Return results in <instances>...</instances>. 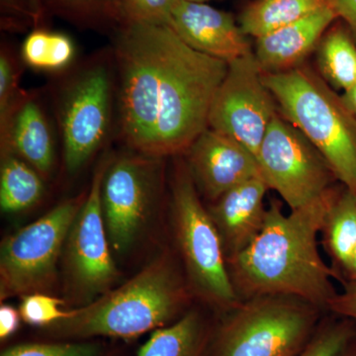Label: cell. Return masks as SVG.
<instances>
[{
    "label": "cell",
    "mask_w": 356,
    "mask_h": 356,
    "mask_svg": "<svg viewBox=\"0 0 356 356\" xmlns=\"http://www.w3.org/2000/svg\"><path fill=\"white\" fill-rule=\"evenodd\" d=\"M203 339L202 320L189 312L170 327L156 330L138 356H200Z\"/></svg>",
    "instance_id": "obj_22"
},
{
    "label": "cell",
    "mask_w": 356,
    "mask_h": 356,
    "mask_svg": "<svg viewBox=\"0 0 356 356\" xmlns=\"http://www.w3.org/2000/svg\"><path fill=\"white\" fill-rule=\"evenodd\" d=\"M21 314L10 305L0 307V339L1 341L13 336L20 327Z\"/></svg>",
    "instance_id": "obj_32"
},
{
    "label": "cell",
    "mask_w": 356,
    "mask_h": 356,
    "mask_svg": "<svg viewBox=\"0 0 356 356\" xmlns=\"http://www.w3.org/2000/svg\"><path fill=\"white\" fill-rule=\"evenodd\" d=\"M86 193L58 204L7 236L0 250V300L43 293L53 286L58 257Z\"/></svg>",
    "instance_id": "obj_8"
},
{
    "label": "cell",
    "mask_w": 356,
    "mask_h": 356,
    "mask_svg": "<svg viewBox=\"0 0 356 356\" xmlns=\"http://www.w3.org/2000/svg\"><path fill=\"white\" fill-rule=\"evenodd\" d=\"M21 69L17 58L6 47L0 53V118L4 116L25 92L20 88Z\"/></svg>",
    "instance_id": "obj_28"
},
{
    "label": "cell",
    "mask_w": 356,
    "mask_h": 356,
    "mask_svg": "<svg viewBox=\"0 0 356 356\" xmlns=\"http://www.w3.org/2000/svg\"><path fill=\"white\" fill-rule=\"evenodd\" d=\"M343 290L337 292L327 309L339 317L348 318L356 325V282H343Z\"/></svg>",
    "instance_id": "obj_31"
},
{
    "label": "cell",
    "mask_w": 356,
    "mask_h": 356,
    "mask_svg": "<svg viewBox=\"0 0 356 356\" xmlns=\"http://www.w3.org/2000/svg\"><path fill=\"white\" fill-rule=\"evenodd\" d=\"M348 356H356V350H355V351H353V353H350V355H348Z\"/></svg>",
    "instance_id": "obj_38"
},
{
    "label": "cell",
    "mask_w": 356,
    "mask_h": 356,
    "mask_svg": "<svg viewBox=\"0 0 356 356\" xmlns=\"http://www.w3.org/2000/svg\"><path fill=\"white\" fill-rule=\"evenodd\" d=\"M29 3L30 7H31L33 17H34V29L42 28L44 20V14H46L43 1L42 0H29Z\"/></svg>",
    "instance_id": "obj_34"
},
{
    "label": "cell",
    "mask_w": 356,
    "mask_h": 356,
    "mask_svg": "<svg viewBox=\"0 0 356 356\" xmlns=\"http://www.w3.org/2000/svg\"><path fill=\"white\" fill-rule=\"evenodd\" d=\"M43 177L24 159L1 149L0 207L6 213L29 209L43 197Z\"/></svg>",
    "instance_id": "obj_20"
},
{
    "label": "cell",
    "mask_w": 356,
    "mask_h": 356,
    "mask_svg": "<svg viewBox=\"0 0 356 356\" xmlns=\"http://www.w3.org/2000/svg\"><path fill=\"white\" fill-rule=\"evenodd\" d=\"M178 0H118V27L130 23L168 25Z\"/></svg>",
    "instance_id": "obj_25"
},
{
    "label": "cell",
    "mask_w": 356,
    "mask_h": 356,
    "mask_svg": "<svg viewBox=\"0 0 356 356\" xmlns=\"http://www.w3.org/2000/svg\"><path fill=\"white\" fill-rule=\"evenodd\" d=\"M188 288L168 257H161L142 271L95 301L51 325L54 334L86 339H131L172 320L186 306Z\"/></svg>",
    "instance_id": "obj_3"
},
{
    "label": "cell",
    "mask_w": 356,
    "mask_h": 356,
    "mask_svg": "<svg viewBox=\"0 0 356 356\" xmlns=\"http://www.w3.org/2000/svg\"><path fill=\"white\" fill-rule=\"evenodd\" d=\"M280 112L254 51L229 63L211 104L208 128L224 134L257 156L269 124ZM257 159V158H255Z\"/></svg>",
    "instance_id": "obj_11"
},
{
    "label": "cell",
    "mask_w": 356,
    "mask_h": 356,
    "mask_svg": "<svg viewBox=\"0 0 356 356\" xmlns=\"http://www.w3.org/2000/svg\"><path fill=\"white\" fill-rule=\"evenodd\" d=\"M100 348L93 343H25L13 346L1 356H98Z\"/></svg>",
    "instance_id": "obj_29"
},
{
    "label": "cell",
    "mask_w": 356,
    "mask_h": 356,
    "mask_svg": "<svg viewBox=\"0 0 356 356\" xmlns=\"http://www.w3.org/2000/svg\"><path fill=\"white\" fill-rule=\"evenodd\" d=\"M108 165L96 170L65 245L67 291L83 306L113 289L119 280L102 212V182Z\"/></svg>",
    "instance_id": "obj_10"
},
{
    "label": "cell",
    "mask_w": 356,
    "mask_h": 356,
    "mask_svg": "<svg viewBox=\"0 0 356 356\" xmlns=\"http://www.w3.org/2000/svg\"><path fill=\"white\" fill-rule=\"evenodd\" d=\"M76 57V46L67 35L36 28L28 34L21 49V60L33 70L60 72Z\"/></svg>",
    "instance_id": "obj_23"
},
{
    "label": "cell",
    "mask_w": 356,
    "mask_h": 356,
    "mask_svg": "<svg viewBox=\"0 0 356 356\" xmlns=\"http://www.w3.org/2000/svg\"><path fill=\"white\" fill-rule=\"evenodd\" d=\"M2 30L22 32L35 28L34 17L29 0H0Z\"/></svg>",
    "instance_id": "obj_30"
},
{
    "label": "cell",
    "mask_w": 356,
    "mask_h": 356,
    "mask_svg": "<svg viewBox=\"0 0 356 356\" xmlns=\"http://www.w3.org/2000/svg\"><path fill=\"white\" fill-rule=\"evenodd\" d=\"M1 149L24 159L44 177L55 163V142L50 123L36 95L27 91L3 117L0 118Z\"/></svg>",
    "instance_id": "obj_16"
},
{
    "label": "cell",
    "mask_w": 356,
    "mask_h": 356,
    "mask_svg": "<svg viewBox=\"0 0 356 356\" xmlns=\"http://www.w3.org/2000/svg\"><path fill=\"white\" fill-rule=\"evenodd\" d=\"M318 310L286 295L243 300L229 310L213 356H297L311 339Z\"/></svg>",
    "instance_id": "obj_5"
},
{
    "label": "cell",
    "mask_w": 356,
    "mask_h": 356,
    "mask_svg": "<svg viewBox=\"0 0 356 356\" xmlns=\"http://www.w3.org/2000/svg\"><path fill=\"white\" fill-rule=\"evenodd\" d=\"M121 135L135 153L184 154L208 128L211 104L229 64L194 50L168 25L117 28Z\"/></svg>",
    "instance_id": "obj_1"
},
{
    "label": "cell",
    "mask_w": 356,
    "mask_h": 356,
    "mask_svg": "<svg viewBox=\"0 0 356 356\" xmlns=\"http://www.w3.org/2000/svg\"><path fill=\"white\" fill-rule=\"evenodd\" d=\"M329 0H255L240 16V27L255 39L329 6Z\"/></svg>",
    "instance_id": "obj_19"
},
{
    "label": "cell",
    "mask_w": 356,
    "mask_h": 356,
    "mask_svg": "<svg viewBox=\"0 0 356 356\" xmlns=\"http://www.w3.org/2000/svg\"><path fill=\"white\" fill-rule=\"evenodd\" d=\"M192 2H201V3H206V2L211 1V0H188Z\"/></svg>",
    "instance_id": "obj_37"
},
{
    "label": "cell",
    "mask_w": 356,
    "mask_h": 356,
    "mask_svg": "<svg viewBox=\"0 0 356 356\" xmlns=\"http://www.w3.org/2000/svg\"><path fill=\"white\" fill-rule=\"evenodd\" d=\"M259 172L269 189L295 210L323 195L337 181L317 147L278 112L257 151Z\"/></svg>",
    "instance_id": "obj_9"
},
{
    "label": "cell",
    "mask_w": 356,
    "mask_h": 356,
    "mask_svg": "<svg viewBox=\"0 0 356 356\" xmlns=\"http://www.w3.org/2000/svg\"><path fill=\"white\" fill-rule=\"evenodd\" d=\"M337 17L346 21L356 41V0H329Z\"/></svg>",
    "instance_id": "obj_33"
},
{
    "label": "cell",
    "mask_w": 356,
    "mask_h": 356,
    "mask_svg": "<svg viewBox=\"0 0 356 356\" xmlns=\"http://www.w3.org/2000/svg\"><path fill=\"white\" fill-rule=\"evenodd\" d=\"M159 159L137 153L109 161L102 182V212L117 252L128 250L146 222L156 191Z\"/></svg>",
    "instance_id": "obj_12"
},
{
    "label": "cell",
    "mask_w": 356,
    "mask_h": 356,
    "mask_svg": "<svg viewBox=\"0 0 356 356\" xmlns=\"http://www.w3.org/2000/svg\"><path fill=\"white\" fill-rule=\"evenodd\" d=\"M331 6L302 18L292 24L255 39L254 50L264 74L287 72L305 64L312 51L337 19Z\"/></svg>",
    "instance_id": "obj_17"
},
{
    "label": "cell",
    "mask_w": 356,
    "mask_h": 356,
    "mask_svg": "<svg viewBox=\"0 0 356 356\" xmlns=\"http://www.w3.org/2000/svg\"><path fill=\"white\" fill-rule=\"evenodd\" d=\"M318 74L336 90H348L356 84V41L343 26L325 33L317 49Z\"/></svg>",
    "instance_id": "obj_21"
},
{
    "label": "cell",
    "mask_w": 356,
    "mask_h": 356,
    "mask_svg": "<svg viewBox=\"0 0 356 356\" xmlns=\"http://www.w3.org/2000/svg\"><path fill=\"white\" fill-rule=\"evenodd\" d=\"M344 282H356V248L355 254H353V261H351L350 270H348V275H346Z\"/></svg>",
    "instance_id": "obj_36"
},
{
    "label": "cell",
    "mask_w": 356,
    "mask_h": 356,
    "mask_svg": "<svg viewBox=\"0 0 356 356\" xmlns=\"http://www.w3.org/2000/svg\"><path fill=\"white\" fill-rule=\"evenodd\" d=\"M184 154L196 186L212 202L236 185L261 177L254 154L211 128L205 129Z\"/></svg>",
    "instance_id": "obj_13"
},
{
    "label": "cell",
    "mask_w": 356,
    "mask_h": 356,
    "mask_svg": "<svg viewBox=\"0 0 356 356\" xmlns=\"http://www.w3.org/2000/svg\"><path fill=\"white\" fill-rule=\"evenodd\" d=\"M355 336L353 323L346 318L327 325L311 337L297 356H339Z\"/></svg>",
    "instance_id": "obj_26"
},
{
    "label": "cell",
    "mask_w": 356,
    "mask_h": 356,
    "mask_svg": "<svg viewBox=\"0 0 356 356\" xmlns=\"http://www.w3.org/2000/svg\"><path fill=\"white\" fill-rule=\"evenodd\" d=\"M332 268L343 283L356 248V193L343 184L325 217L322 232Z\"/></svg>",
    "instance_id": "obj_18"
},
{
    "label": "cell",
    "mask_w": 356,
    "mask_h": 356,
    "mask_svg": "<svg viewBox=\"0 0 356 356\" xmlns=\"http://www.w3.org/2000/svg\"><path fill=\"white\" fill-rule=\"evenodd\" d=\"M339 187L332 186L322 197L289 214L278 201L271 200L261 233L228 261L241 301L286 295L327 309L337 293L332 284L337 275L321 257L318 236Z\"/></svg>",
    "instance_id": "obj_2"
},
{
    "label": "cell",
    "mask_w": 356,
    "mask_h": 356,
    "mask_svg": "<svg viewBox=\"0 0 356 356\" xmlns=\"http://www.w3.org/2000/svg\"><path fill=\"white\" fill-rule=\"evenodd\" d=\"M168 26L194 50L228 64L254 51L233 16L207 3L178 0Z\"/></svg>",
    "instance_id": "obj_14"
},
{
    "label": "cell",
    "mask_w": 356,
    "mask_h": 356,
    "mask_svg": "<svg viewBox=\"0 0 356 356\" xmlns=\"http://www.w3.org/2000/svg\"><path fill=\"white\" fill-rule=\"evenodd\" d=\"M264 79L280 113L317 147L337 181L356 193V118L343 96L306 64Z\"/></svg>",
    "instance_id": "obj_4"
},
{
    "label": "cell",
    "mask_w": 356,
    "mask_h": 356,
    "mask_svg": "<svg viewBox=\"0 0 356 356\" xmlns=\"http://www.w3.org/2000/svg\"><path fill=\"white\" fill-rule=\"evenodd\" d=\"M172 209L178 247L194 291L219 308H235L241 299L229 276L221 236L185 163L177 166L173 177Z\"/></svg>",
    "instance_id": "obj_6"
},
{
    "label": "cell",
    "mask_w": 356,
    "mask_h": 356,
    "mask_svg": "<svg viewBox=\"0 0 356 356\" xmlns=\"http://www.w3.org/2000/svg\"><path fill=\"white\" fill-rule=\"evenodd\" d=\"M113 55L96 56L77 67L58 97L65 166L76 172L102 146L112 120Z\"/></svg>",
    "instance_id": "obj_7"
},
{
    "label": "cell",
    "mask_w": 356,
    "mask_h": 356,
    "mask_svg": "<svg viewBox=\"0 0 356 356\" xmlns=\"http://www.w3.org/2000/svg\"><path fill=\"white\" fill-rule=\"evenodd\" d=\"M65 301L44 293H34L23 297L19 312L25 323L36 327H50L70 315L62 307Z\"/></svg>",
    "instance_id": "obj_27"
},
{
    "label": "cell",
    "mask_w": 356,
    "mask_h": 356,
    "mask_svg": "<svg viewBox=\"0 0 356 356\" xmlns=\"http://www.w3.org/2000/svg\"><path fill=\"white\" fill-rule=\"evenodd\" d=\"M44 10L88 28H118V0H42Z\"/></svg>",
    "instance_id": "obj_24"
},
{
    "label": "cell",
    "mask_w": 356,
    "mask_h": 356,
    "mask_svg": "<svg viewBox=\"0 0 356 356\" xmlns=\"http://www.w3.org/2000/svg\"><path fill=\"white\" fill-rule=\"evenodd\" d=\"M341 96H343L344 102L348 105V108L350 109L356 118V84L353 88L341 93Z\"/></svg>",
    "instance_id": "obj_35"
},
{
    "label": "cell",
    "mask_w": 356,
    "mask_h": 356,
    "mask_svg": "<svg viewBox=\"0 0 356 356\" xmlns=\"http://www.w3.org/2000/svg\"><path fill=\"white\" fill-rule=\"evenodd\" d=\"M268 191L264 178L254 177L229 189L208 208L227 261L245 250L261 233L266 224L264 197Z\"/></svg>",
    "instance_id": "obj_15"
}]
</instances>
